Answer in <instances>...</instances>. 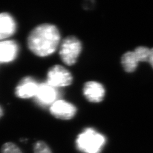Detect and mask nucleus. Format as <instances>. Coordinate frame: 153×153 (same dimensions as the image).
I'll return each instance as SVG.
<instances>
[{
	"mask_svg": "<svg viewBox=\"0 0 153 153\" xmlns=\"http://www.w3.org/2000/svg\"><path fill=\"white\" fill-rule=\"evenodd\" d=\"M16 31V22L8 13H0V41L13 35Z\"/></svg>",
	"mask_w": 153,
	"mask_h": 153,
	"instance_id": "9d476101",
	"label": "nucleus"
},
{
	"mask_svg": "<svg viewBox=\"0 0 153 153\" xmlns=\"http://www.w3.org/2000/svg\"><path fill=\"white\" fill-rule=\"evenodd\" d=\"M3 110L1 108V107H0V117H1L2 116H3Z\"/></svg>",
	"mask_w": 153,
	"mask_h": 153,
	"instance_id": "2eb2a0df",
	"label": "nucleus"
},
{
	"mask_svg": "<svg viewBox=\"0 0 153 153\" xmlns=\"http://www.w3.org/2000/svg\"><path fill=\"white\" fill-rule=\"evenodd\" d=\"M59 94L57 88L47 82L39 84L35 97L36 102L41 106L45 107L53 104L58 98Z\"/></svg>",
	"mask_w": 153,
	"mask_h": 153,
	"instance_id": "39448f33",
	"label": "nucleus"
},
{
	"mask_svg": "<svg viewBox=\"0 0 153 153\" xmlns=\"http://www.w3.org/2000/svg\"><path fill=\"white\" fill-rule=\"evenodd\" d=\"M38 85L36 80L30 76L22 79L16 89V94L17 97L27 99L35 97L36 94Z\"/></svg>",
	"mask_w": 153,
	"mask_h": 153,
	"instance_id": "0eeeda50",
	"label": "nucleus"
},
{
	"mask_svg": "<svg viewBox=\"0 0 153 153\" xmlns=\"http://www.w3.org/2000/svg\"><path fill=\"white\" fill-rule=\"evenodd\" d=\"M82 51V44L78 39L73 36L66 37L60 45L59 56L63 63L67 65H74Z\"/></svg>",
	"mask_w": 153,
	"mask_h": 153,
	"instance_id": "7ed1b4c3",
	"label": "nucleus"
},
{
	"mask_svg": "<svg viewBox=\"0 0 153 153\" xmlns=\"http://www.w3.org/2000/svg\"><path fill=\"white\" fill-rule=\"evenodd\" d=\"M83 93L90 102L99 103L103 100L105 91L102 84L96 81H89L84 86Z\"/></svg>",
	"mask_w": 153,
	"mask_h": 153,
	"instance_id": "6e6552de",
	"label": "nucleus"
},
{
	"mask_svg": "<svg viewBox=\"0 0 153 153\" xmlns=\"http://www.w3.org/2000/svg\"><path fill=\"white\" fill-rule=\"evenodd\" d=\"M106 138L94 129L88 128L80 133L76 140V147L84 153H100Z\"/></svg>",
	"mask_w": 153,
	"mask_h": 153,
	"instance_id": "f03ea898",
	"label": "nucleus"
},
{
	"mask_svg": "<svg viewBox=\"0 0 153 153\" xmlns=\"http://www.w3.org/2000/svg\"><path fill=\"white\" fill-rule=\"evenodd\" d=\"M60 42V33L54 25L43 24L31 31L27 38L30 51L40 57L48 56L56 51Z\"/></svg>",
	"mask_w": 153,
	"mask_h": 153,
	"instance_id": "f257e3e1",
	"label": "nucleus"
},
{
	"mask_svg": "<svg viewBox=\"0 0 153 153\" xmlns=\"http://www.w3.org/2000/svg\"><path fill=\"white\" fill-rule=\"evenodd\" d=\"M34 153H52L50 147L44 141L39 140L35 143L33 146ZM1 153H22L17 145L13 142H7L2 146Z\"/></svg>",
	"mask_w": 153,
	"mask_h": 153,
	"instance_id": "9b49d317",
	"label": "nucleus"
},
{
	"mask_svg": "<svg viewBox=\"0 0 153 153\" xmlns=\"http://www.w3.org/2000/svg\"><path fill=\"white\" fill-rule=\"evenodd\" d=\"M138 63L133 51L127 52L122 56L121 63L126 72H133L137 69Z\"/></svg>",
	"mask_w": 153,
	"mask_h": 153,
	"instance_id": "f8f14e48",
	"label": "nucleus"
},
{
	"mask_svg": "<svg viewBox=\"0 0 153 153\" xmlns=\"http://www.w3.org/2000/svg\"><path fill=\"white\" fill-rule=\"evenodd\" d=\"M50 111L52 116L63 120L73 118L76 112L75 106L63 100H57L51 105Z\"/></svg>",
	"mask_w": 153,
	"mask_h": 153,
	"instance_id": "423d86ee",
	"label": "nucleus"
},
{
	"mask_svg": "<svg viewBox=\"0 0 153 153\" xmlns=\"http://www.w3.org/2000/svg\"><path fill=\"white\" fill-rule=\"evenodd\" d=\"M72 80L70 71L61 65L52 66L47 73V82L56 88L68 86L72 83Z\"/></svg>",
	"mask_w": 153,
	"mask_h": 153,
	"instance_id": "20e7f679",
	"label": "nucleus"
},
{
	"mask_svg": "<svg viewBox=\"0 0 153 153\" xmlns=\"http://www.w3.org/2000/svg\"><path fill=\"white\" fill-rule=\"evenodd\" d=\"M151 49L146 47L140 46L137 47L133 51L138 62H149Z\"/></svg>",
	"mask_w": 153,
	"mask_h": 153,
	"instance_id": "ddd939ff",
	"label": "nucleus"
},
{
	"mask_svg": "<svg viewBox=\"0 0 153 153\" xmlns=\"http://www.w3.org/2000/svg\"><path fill=\"white\" fill-rule=\"evenodd\" d=\"M19 52L17 43L13 40L0 41V63H7L16 58Z\"/></svg>",
	"mask_w": 153,
	"mask_h": 153,
	"instance_id": "1a4fd4ad",
	"label": "nucleus"
},
{
	"mask_svg": "<svg viewBox=\"0 0 153 153\" xmlns=\"http://www.w3.org/2000/svg\"><path fill=\"white\" fill-rule=\"evenodd\" d=\"M149 63L151 64L152 67L153 68V49H151L150 51V56L149 59Z\"/></svg>",
	"mask_w": 153,
	"mask_h": 153,
	"instance_id": "4468645a",
	"label": "nucleus"
}]
</instances>
